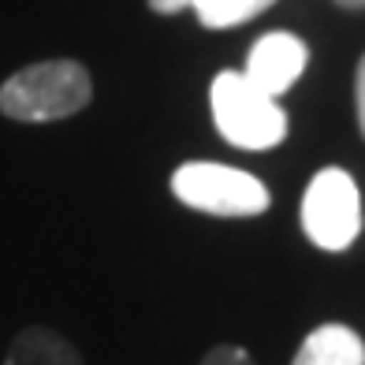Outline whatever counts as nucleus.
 <instances>
[{
    "instance_id": "obj_3",
    "label": "nucleus",
    "mask_w": 365,
    "mask_h": 365,
    "mask_svg": "<svg viewBox=\"0 0 365 365\" xmlns=\"http://www.w3.org/2000/svg\"><path fill=\"white\" fill-rule=\"evenodd\" d=\"M172 194L187 209L209 217H261L269 209V187L231 164L217 160H187L172 172Z\"/></svg>"
},
{
    "instance_id": "obj_8",
    "label": "nucleus",
    "mask_w": 365,
    "mask_h": 365,
    "mask_svg": "<svg viewBox=\"0 0 365 365\" xmlns=\"http://www.w3.org/2000/svg\"><path fill=\"white\" fill-rule=\"evenodd\" d=\"M276 0H194V15L202 19L205 30H231L257 19Z\"/></svg>"
},
{
    "instance_id": "obj_10",
    "label": "nucleus",
    "mask_w": 365,
    "mask_h": 365,
    "mask_svg": "<svg viewBox=\"0 0 365 365\" xmlns=\"http://www.w3.org/2000/svg\"><path fill=\"white\" fill-rule=\"evenodd\" d=\"M354 105H358V127L365 135V56L358 60V75H354Z\"/></svg>"
},
{
    "instance_id": "obj_1",
    "label": "nucleus",
    "mask_w": 365,
    "mask_h": 365,
    "mask_svg": "<svg viewBox=\"0 0 365 365\" xmlns=\"http://www.w3.org/2000/svg\"><path fill=\"white\" fill-rule=\"evenodd\" d=\"M93 97V78L78 60H41L0 86V112L15 123H53L78 115Z\"/></svg>"
},
{
    "instance_id": "obj_12",
    "label": "nucleus",
    "mask_w": 365,
    "mask_h": 365,
    "mask_svg": "<svg viewBox=\"0 0 365 365\" xmlns=\"http://www.w3.org/2000/svg\"><path fill=\"white\" fill-rule=\"evenodd\" d=\"M339 8H346V11H361L365 8V0H336Z\"/></svg>"
},
{
    "instance_id": "obj_6",
    "label": "nucleus",
    "mask_w": 365,
    "mask_h": 365,
    "mask_svg": "<svg viewBox=\"0 0 365 365\" xmlns=\"http://www.w3.org/2000/svg\"><path fill=\"white\" fill-rule=\"evenodd\" d=\"M291 365H365V343L346 324H321L302 339Z\"/></svg>"
},
{
    "instance_id": "obj_5",
    "label": "nucleus",
    "mask_w": 365,
    "mask_h": 365,
    "mask_svg": "<svg viewBox=\"0 0 365 365\" xmlns=\"http://www.w3.org/2000/svg\"><path fill=\"white\" fill-rule=\"evenodd\" d=\"M309 63V48L298 34L287 30H272V34H261L254 41V48L246 53V68L242 75L254 82L257 90H264L269 97H284L298 78H302Z\"/></svg>"
},
{
    "instance_id": "obj_9",
    "label": "nucleus",
    "mask_w": 365,
    "mask_h": 365,
    "mask_svg": "<svg viewBox=\"0 0 365 365\" xmlns=\"http://www.w3.org/2000/svg\"><path fill=\"white\" fill-rule=\"evenodd\" d=\"M202 365H257V361L246 354L242 346H235V343H220V346H212V351L202 358Z\"/></svg>"
},
{
    "instance_id": "obj_11",
    "label": "nucleus",
    "mask_w": 365,
    "mask_h": 365,
    "mask_svg": "<svg viewBox=\"0 0 365 365\" xmlns=\"http://www.w3.org/2000/svg\"><path fill=\"white\" fill-rule=\"evenodd\" d=\"M149 8H153L157 15H179V11L194 8V0H149Z\"/></svg>"
},
{
    "instance_id": "obj_2",
    "label": "nucleus",
    "mask_w": 365,
    "mask_h": 365,
    "mask_svg": "<svg viewBox=\"0 0 365 365\" xmlns=\"http://www.w3.org/2000/svg\"><path fill=\"white\" fill-rule=\"evenodd\" d=\"M212 123L235 149H272L287 138V112L284 105L257 90L242 71H220L209 86Z\"/></svg>"
},
{
    "instance_id": "obj_7",
    "label": "nucleus",
    "mask_w": 365,
    "mask_h": 365,
    "mask_svg": "<svg viewBox=\"0 0 365 365\" xmlns=\"http://www.w3.org/2000/svg\"><path fill=\"white\" fill-rule=\"evenodd\" d=\"M4 365H82V354L53 328H23L11 339Z\"/></svg>"
},
{
    "instance_id": "obj_4",
    "label": "nucleus",
    "mask_w": 365,
    "mask_h": 365,
    "mask_svg": "<svg viewBox=\"0 0 365 365\" xmlns=\"http://www.w3.org/2000/svg\"><path fill=\"white\" fill-rule=\"evenodd\" d=\"M302 231L324 254H343L361 231V194L351 172L321 168L302 194Z\"/></svg>"
}]
</instances>
